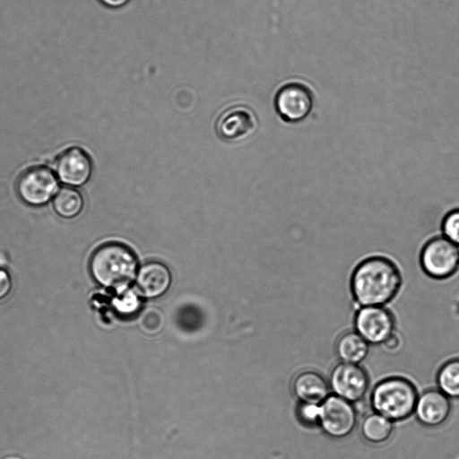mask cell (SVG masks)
<instances>
[{
  "instance_id": "1",
  "label": "cell",
  "mask_w": 459,
  "mask_h": 459,
  "mask_svg": "<svg viewBox=\"0 0 459 459\" xmlns=\"http://www.w3.org/2000/svg\"><path fill=\"white\" fill-rule=\"evenodd\" d=\"M403 284L402 273L389 257L371 255L353 269L350 289L359 307L385 306L398 294Z\"/></svg>"
},
{
  "instance_id": "2",
  "label": "cell",
  "mask_w": 459,
  "mask_h": 459,
  "mask_svg": "<svg viewBox=\"0 0 459 459\" xmlns=\"http://www.w3.org/2000/svg\"><path fill=\"white\" fill-rule=\"evenodd\" d=\"M89 269L93 279L101 286L126 289L138 272L135 253L120 242H107L98 247L91 255Z\"/></svg>"
},
{
  "instance_id": "3",
  "label": "cell",
  "mask_w": 459,
  "mask_h": 459,
  "mask_svg": "<svg viewBox=\"0 0 459 459\" xmlns=\"http://www.w3.org/2000/svg\"><path fill=\"white\" fill-rule=\"evenodd\" d=\"M418 396L411 381L394 376L376 384L369 394V403L373 411L394 423L405 420L414 413Z\"/></svg>"
},
{
  "instance_id": "4",
  "label": "cell",
  "mask_w": 459,
  "mask_h": 459,
  "mask_svg": "<svg viewBox=\"0 0 459 459\" xmlns=\"http://www.w3.org/2000/svg\"><path fill=\"white\" fill-rule=\"evenodd\" d=\"M422 271L435 280H446L459 271V246L444 236L428 239L420 253Z\"/></svg>"
},
{
  "instance_id": "5",
  "label": "cell",
  "mask_w": 459,
  "mask_h": 459,
  "mask_svg": "<svg viewBox=\"0 0 459 459\" xmlns=\"http://www.w3.org/2000/svg\"><path fill=\"white\" fill-rule=\"evenodd\" d=\"M315 95L311 87L303 81L283 83L274 96V107L286 122L298 123L306 119L314 108Z\"/></svg>"
},
{
  "instance_id": "6",
  "label": "cell",
  "mask_w": 459,
  "mask_h": 459,
  "mask_svg": "<svg viewBox=\"0 0 459 459\" xmlns=\"http://www.w3.org/2000/svg\"><path fill=\"white\" fill-rule=\"evenodd\" d=\"M351 403L333 394L320 403L318 428L329 437L341 439L351 434L358 421Z\"/></svg>"
},
{
  "instance_id": "7",
  "label": "cell",
  "mask_w": 459,
  "mask_h": 459,
  "mask_svg": "<svg viewBox=\"0 0 459 459\" xmlns=\"http://www.w3.org/2000/svg\"><path fill=\"white\" fill-rule=\"evenodd\" d=\"M354 331L369 345H383L395 333V319L385 306L359 307L354 315Z\"/></svg>"
},
{
  "instance_id": "8",
  "label": "cell",
  "mask_w": 459,
  "mask_h": 459,
  "mask_svg": "<svg viewBox=\"0 0 459 459\" xmlns=\"http://www.w3.org/2000/svg\"><path fill=\"white\" fill-rule=\"evenodd\" d=\"M58 191V181L54 172L37 166L25 170L17 182L20 198L31 206H42L54 198Z\"/></svg>"
},
{
  "instance_id": "9",
  "label": "cell",
  "mask_w": 459,
  "mask_h": 459,
  "mask_svg": "<svg viewBox=\"0 0 459 459\" xmlns=\"http://www.w3.org/2000/svg\"><path fill=\"white\" fill-rule=\"evenodd\" d=\"M328 383L333 394L356 403L367 395L369 377L360 364L339 362L333 368Z\"/></svg>"
},
{
  "instance_id": "10",
  "label": "cell",
  "mask_w": 459,
  "mask_h": 459,
  "mask_svg": "<svg viewBox=\"0 0 459 459\" xmlns=\"http://www.w3.org/2000/svg\"><path fill=\"white\" fill-rule=\"evenodd\" d=\"M257 128L254 111L238 105L226 109L216 122V132L224 141L237 143L252 135Z\"/></svg>"
},
{
  "instance_id": "11",
  "label": "cell",
  "mask_w": 459,
  "mask_h": 459,
  "mask_svg": "<svg viewBox=\"0 0 459 459\" xmlns=\"http://www.w3.org/2000/svg\"><path fill=\"white\" fill-rule=\"evenodd\" d=\"M56 173L64 184L72 187L82 186L91 176L92 162L82 149L71 147L57 157Z\"/></svg>"
},
{
  "instance_id": "12",
  "label": "cell",
  "mask_w": 459,
  "mask_h": 459,
  "mask_svg": "<svg viewBox=\"0 0 459 459\" xmlns=\"http://www.w3.org/2000/svg\"><path fill=\"white\" fill-rule=\"evenodd\" d=\"M451 413L450 399L439 389H427L419 394L414 415L427 428H437L444 424Z\"/></svg>"
},
{
  "instance_id": "13",
  "label": "cell",
  "mask_w": 459,
  "mask_h": 459,
  "mask_svg": "<svg viewBox=\"0 0 459 459\" xmlns=\"http://www.w3.org/2000/svg\"><path fill=\"white\" fill-rule=\"evenodd\" d=\"M171 283V273L166 264L150 261L143 264L136 274V287L146 298H155L166 292Z\"/></svg>"
},
{
  "instance_id": "14",
  "label": "cell",
  "mask_w": 459,
  "mask_h": 459,
  "mask_svg": "<svg viewBox=\"0 0 459 459\" xmlns=\"http://www.w3.org/2000/svg\"><path fill=\"white\" fill-rule=\"evenodd\" d=\"M291 389L299 403L320 404L331 394L328 381L317 371L309 369L295 376Z\"/></svg>"
},
{
  "instance_id": "15",
  "label": "cell",
  "mask_w": 459,
  "mask_h": 459,
  "mask_svg": "<svg viewBox=\"0 0 459 459\" xmlns=\"http://www.w3.org/2000/svg\"><path fill=\"white\" fill-rule=\"evenodd\" d=\"M369 346L356 331H349L337 339L335 354L340 362L360 364L368 357Z\"/></svg>"
},
{
  "instance_id": "16",
  "label": "cell",
  "mask_w": 459,
  "mask_h": 459,
  "mask_svg": "<svg viewBox=\"0 0 459 459\" xmlns=\"http://www.w3.org/2000/svg\"><path fill=\"white\" fill-rule=\"evenodd\" d=\"M394 424L383 415L372 411L362 418L359 430L367 442L380 445L386 442L393 435Z\"/></svg>"
},
{
  "instance_id": "17",
  "label": "cell",
  "mask_w": 459,
  "mask_h": 459,
  "mask_svg": "<svg viewBox=\"0 0 459 459\" xmlns=\"http://www.w3.org/2000/svg\"><path fill=\"white\" fill-rule=\"evenodd\" d=\"M54 211L65 219H73L82 211L84 201L82 194L72 186L58 189L52 201Z\"/></svg>"
},
{
  "instance_id": "18",
  "label": "cell",
  "mask_w": 459,
  "mask_h": 459,
  "mask_svg": "<svg viewBox=\"0 0 459 459\" xmlns=\"http://www.w3.org/2000/svg\"><path fill=\"white\" fill-rule=\"evenodd\" d=\"M437 389L449 399H459V357L448 359L438 368Z\"/></svg>"
},
{
  "instance_id": "19",
  "label": "cell",
  "mask_w": 459,
  "mask_h": 459,
  "mask_svg": "<svg viewBox=\"0 0 459 459\" xmlns=\"http://www.w3.org/2000/svg\"><path fill=\"white\" fill-rule=\"evenodd\" d=\"M442 236L459 246V208L447 212L441 221Z\"/></svg>"
},
{
  "instance_id": "20",
  "label": "cell",
  "mask_w": 459,
  "mask_h": 459,
  "mask_svg": "<svg viewBox=\"0 0 459 459\" xmlns=\"http://www.w3.org/2000/svg\"><path fill=\"white\" fill-rule=\"evenodd\" d=\"M320 404L299 403L296 416L301 425L306 428L318 427Z\"/></svg>"
},
{
  "instance_id": "21",
  "label": "cell",
  "mask_w": 459,
  "mask_h": 459,
  "mask_svg": "<svg viewBox=\"0 0 459 459\" xmlns=\"http://www.w3.org/2000/svg\"><path fill=\"white\" fill-rule=\"evenodd\" d=\"M140 326L147 333H156L163 325V316L157 308H148L141 316Z\"/></svg>"
},
{
  "instance_id": "22",
  "label": "cell",
  "mask_w": 459,
  "mask_h": 459,
  "mask_svg": "<svg viewBox=\"0 0 459 459\" xmlns=\"http://www.w3.org/2000/svg\"><path fill=\"white\" fill-rule=\"evenodd\" d=\"M119 298L116 299L117 307L124 312H130L134 310L137 307L138 299L133 290L126 289L118 290Z\"/></svg>"
},
{
  "instance_id": "23",
  "label": "cell",
  "mask_w": 459,
  "mask_h": 459,
  "mask_svg": "<svg viewBox=\"0 0 459 459\" xmlns=\"http://www.w3.org/2000/svg\"><path fill=\"white\" fill-rule=\"evenodd\" d=\"M12 279L9 273L0 267V299L5 298L11 291Z\"/></svg>"
},
{
  "instance_id": "24",
  "label": "cell",
  "mask_w": 459,
  "mask_h": 459,
  "mask_svg": "<svg viewBox=\"0 0 459 459\" xmlns=\"http://www.w3.org/2000/svg\"><path fill=\"white\" fill-rule=\"evenodd\" d=\"M401 340L398 338L397 334H393L382 346L389 351H396L400 346Z\"/></svg>"
},
{
  "instance_id": "25",
  "label": "cell",
  "mask_w": 459,
  "mask_h": 459,
  "mask_svg": "<svg viewBox=\"0 0 459 459\" xmlns=\"http://www.w3.org/2000/svg\"><path fill=\"white\" fill-rule=\"evenodd\" d=\"M101 4L111 9H118L126 5L131 0H100Z\"/></svg>"
}]
</instances>
